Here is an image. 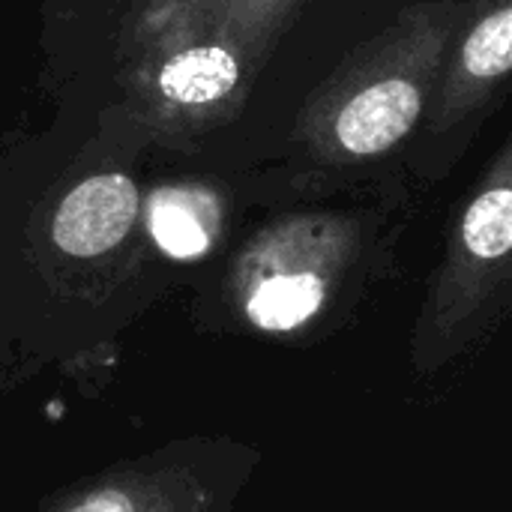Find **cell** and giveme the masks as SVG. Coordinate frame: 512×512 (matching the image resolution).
<instances>
[{"label": "cell", "mask_w": 512, "mask_h": 512, "mask_svg": "<svg viewBox=\"0 0 512 512\" xmlns=\"http://www.w3.org/2000/svg\"><path fill=\"white\" fill-rule=\"evenodd\" d=\"M0 156V393L102 381L129 330L186 276L147 225V126L111 93Z\"/></svg>", "instance_id": "1"}, {"label": "cell", "mask_w": 512, "mask_h": 512, "mask_svg": "<svg viewBox=\"0 0 512 512\" xmlns=\"http://www.w3.org/2000/svg\"><path fill=\"white\" fill-rule=\"evenodd\" d=\"M300 6L303 0H228L207 33L228 39L252 72L261 75Z\"/></svg>", "instance_id": "9"}, {"label": "cell", "mask_w": 512, "mask_h": 512, "mask_svg": "<svg viewBox=\"0 0 512 512\" xmlns=\"http://www.w3.org/2000/svg\"><path fill=\"white\" fill-rule=\"evenodd\" d=\"M129 0H48L45 3V42L51 54V66H63L69 45H81L87 36H105V63L111 51V39L117 21ZM60 69H54L57 75Z\"/></svg>", "instance_id": "10"}, {"label": "cell", "mask_w": 512, "mask_h": 512, "mask_svg": "<svg viewBox=\"0 0 512 512\" xmlns=\"http://www.w3.org/2000/svg\"><path fill=\"white\" fill-rule=\"evenodd\" d=\"M228 0H129L108 51V66L129 60L132 54L159 42L207 33Z\"/></svg>", "instance_id": "8"}, {"label": "cell", "mask_w": 512, "mask_h": 512, "mask_svg": "<svg viewBox=\"0 0 512 512\" xmlns=\"http://www.w3.org/2000/svg\"><path fill=\"white\" fill-rule=\"evenodd\" d=\"M258 465L261 450L243 438H171L51 492L33 512H234Z\"/></svg>", "instance_id": "5"}, {"label": "cell", "mask_w": 512, "mask_h": 512, "mask_svg": "<svg viewBox=\"0 0 512 512\" xmlns=\"http://www.w3.org/2000/svg\"><path fill=\"white\" fill-rule=\"evenodd\" d=\"M465 0H417L360 42L306 96L276 168L252 171L261 204L348 195L399 198L384 177L432 102Z\"/></svg>", "instance_id": "3"}, {"label": "cell", "mask_w": 512, "mask_h": 512, "mask_svg": "<svg viewBox=\"0 0 512 512\" xmlns=\"http://www.w3.org/2000/svg\"><path fill=\"white\" fill-rule=\"evenodd\" d=\"M512 303V141L462 195L408 336V369L435 378L474 354Z\"/></svg>", "instance_id": "4"}, {"label": "cell", "mask_w": 512, "mask_h": 512, "mask_svg": "<svg viewBox=\"0 0 512 512\" xmlns=\"http://www.w3.org/2000/svg\"><path fill=\"white\" fill-rule=\"evenodd\" d=\"M408 201L276 204L186 282L189 321L210 336L312 345L345 330L396 276Z\"/></svg>", "instance_id": "2"}, {"label": "cell", "mask_w": 512, "mask_h": 512, "mask_svg": "<svg viewBox=\"0 0 512 512\" xmlns=\"http://www.w3.org/2000/svg\"><path fill=\"white\" fill-rule=\"evenodd\" d=\"M512 72V0H465L432 102L405 165L417 180L450 174L486 117L504 102Z\"/></svg>", "instance_id": "7"}, {"label": "cell", "mask_w": 512, "mask_h": 512, "mask_svg": "<svg viewBox=\"0 0 512 512\" xmlns=\"http://www.w3.org/2000/svg\"><path fill=\"white\" fill-rule=\"evenodd\" d=\"M255 78L240 51L213 33L159 42L111 69L114 96L165 153H186L237 117Z\"/></svg>", "instance_id": "6"}]
</instances>
